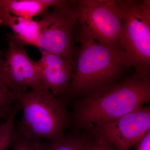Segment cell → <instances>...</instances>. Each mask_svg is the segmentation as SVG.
<instances>
[{"mask_svg":"<svg viewBox=\"0 0 150 150\" xmlns=\"http://www.w3.org/2000/svg\"><path fill=\"white\" fill-rule=\"evenodd\" d=\"M16 101V94L0 78V117L8 116Z\"/></svg>","mask_w":150,"mask_h":150,"instance_id":"16","label":"cell"},{"mask_svg":"<svg viewBox=\"0 0 150 150\" xmlns=\"http://www.w3.org/2000/svg\"><path fill=\"white\" fill-rule=\"evenodd\" d=\"M136 150H150V132L137 144Z\"/></svg>","mask_w":150,"mask_h":150,"instance_id":"17","label":"cell"},{"mask_svg":"<svg viewBox=\"0 0 150 150\" xmlns=\"http://www.w3.org/2000/svg\"><path fill=\"white\" fill-rule=\"evenodd\" d=\"M93 126L116 150H130L150 132V106H142L114 121Z\"/></svg>","mask_w":150,"mask_h":150,"instance_id":"8","label":"cell"},{"mask_svg":"<svg viewBox=\"0 0 150 150\" xmlns=\"http://www.w3.org/2000/svg\"><path fill=\"white\" fill-rule=\"evenodd\" d=\"M46 23L44 14L42 19L38 21L0 11V25L10 28L14 33L12 37L24 45L36 47L38 40Z\"/></svg>","mask_w":150,"mask_h":150,"instance_id":"10","label":"cell"},{"mask_svg":"<svg viewBox=\"0 0 150 150\" xmlns=\"http://www.w3.org/2000/svg\"><path fill=\"white\" fill-rule=\"evenodd\" d=\"M84 150H116L106 138L94 126L88 129Z\"/></svg>","mask_w":150,"mask_h":150,"instance_id":"14","label":"cell"},{"mask_svg":"<svg viewBox=\"0 0 150 150\" xmlns=\"http://www.w3.org/2000/svg\"><path fill=\"white\" fill-rule=\"evenodd\" d=\"M121 2L123 16L120 46L135 73L150 76V1Z\"/></svg>","mask_w":150,"mask_h":150,"instance_id":"4","label":"cell"},{"mask_svg":"<svg viewBox=\"0 0 150 150\" xmlns=\"http://www.w3.org/2000/svg\"><path fill=\"white\" fill-rule=\"evenodd\" d=\"M62 0H0V11L15 16L33 18L46 12L50 7H55Z\"/></svg>","mask_w":150,"mask_h":150,"instance_id":"11","label":"cell"},{"mask_svg":"<svg viewBox=\"0 0 150 150\" xmlns=\"http://www.w3.org/2000/svg\"><path fill=\"white\" fill-rule=\"evenodd\" d=\"M4 59L1 56L0 53V78L4 81V76H3V71H4Z\"/></svg>","mask_w":150,"mask_h":150,"instance_id":"18","label":"cell"},{"mask_svg":"<svg viewBox=\"0 0 150 150\" xmlns=\"http://www.w3.org/2000/svg\"><path fill=\"white\" fill-rule=\"evenodd\" d=\"M76 40L80 44L74 77L61 99L85 96L121 80L130 68L121 48L108 46L76 26Z\"/></svg>","mask_w":150,"mask_h":150,"instance_id":"1","label":"cell"},{"mask_svg":"<svg viewBox=\"0 0 150 150\" xmlns=\"http://www.w3.org/2000/svg\"><path fill=\"white\" fill-rule=\"evenodd\" d=\"M23 114L16 126L25 136L47 142L59 139L64 135L71 117L64 103L48 90H28L16 95Z\"/></svg>","mask_w":150,"mask_h":150,"instance_id":"3","label":"cell"},{"mask_svg":"<svg viewBox=\"0 0 150 150\" xmlns=\"http://www.w3.org/2000/svg\"><path fill=\"white\" fill-rule=\"evenodd\" d=\"M37 62L40 69L42 88L54 96H62L74 77L76 64L50 52L41 50Z\"/></svg>","mask_w":150,"mask_h":150,"instance_id":"9","label":"cell"},{"mask_svg":"<svg viewBox=\"0 0 150 150\" xmlns=\"http://www.w3.org/2000/svg\"><path fill=\"white\" fill-rule=\"evenodd\" d=\"M77 24L100 43L121 48L120 44L123 9L121 1H71Z\"/></svg>","mask_w":150,"mask_h":150,"instance_id":"5","label":"cell"},{"mask_svg":"<svg viewBox=\"0 0 150 150\" xmlns=\"http://www.w3.org/2000/svg\"><path fill=\"white\" fill-rule=\"evenodd\" d=\"M150 99V76L135 73L81 98L74 105L73 121L78 127L88 129L114 121Z\"/></svg>","mask_w":150,"mask_h":150,"instance_id":"2","label":"cell"},{"mask_svg":"<svg viewBox=\"0 0 150 150\" xmlns=\"http://www.w3.org/2000/svg\"><path fill=\"white\" fill-rule=\"evenodd\" d=\"M51 11L45 13L47 21L36 47L76 64L79 49L75 45L77 19L71 1L62 0Z\"/></svg>","mask_w":150,"mask_h":150,"instance_id":"6","label":"cell"},{"mask_svg":"<svg viewBox=\"0 0 150 150\" xmlns=\"http://www.w3.org/2000/svg\"><path fill=\"white\" fill-rule=\"evenodd\" d=\"M8 48L3 56V76L8 86L16 95L28 90L42 88L40 69L37 62L28 55L24 45L10 34L7 35Z\"/></svg>","mask_w":150,"mask_h":150,"instance_id":"7","label":"cell"},{"mask_svg":"<svg viewBox=\"0 0 150 150\" xmlns=\"http://www.w3.org/2000/svg\"><path fill=\"white\" fill-rule=\"evenodd\" d=\"M86 136L76 132L65 134L52 142H43V150H84Z\"/></svg>","mask_w":150,"mask_h":150,"instance_id":"12","label":"cell"},{"mask_svg":"<svg viewBox=\"0 0 150 150\" xmlns=\"http://www.w3.org/2000/svg\"><path fill=\"white\" fill-rule=\"evenodd\" d=\"M21 109L20 104L16 101L6 121L0 124V150H8L10 146L15 131L14 123L16 117Z\"/></svg>","mask_w":150,"mask_h":150,"instance_id":"13","label":"cell"},{"mask_svg":"<svg viewBox=\"0 0 150 150\" xmlns=\"http://www.w3.org/2000/svg\"><path fill=\"white\" fill-rule=\"evenodd\" d=\"M43 143L42 140L29 138L15 129L10 146L12 150H42Z\"/></svg>","mask_w":150,"mask_h":150,"instance_id":"15","label":"cell"}]
</instances>
